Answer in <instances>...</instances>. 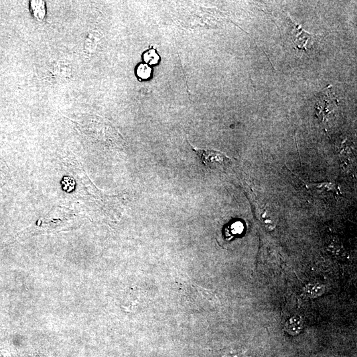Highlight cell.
I'll return each instance as SVG.
<instances>
[{"instance_id":"obj_5","label":"cell","mask_w":357,"mask_h":357,"mask_svg":"<svg viewBox=\"0 0 357 357\" xmlns=\"http://www.w3.org/2000/svg\"><path fill=\"white\" fill-rule=\"evenodd\" d=\"M30 9H31L32 15L38 21H42L45 17L46 10L44 1H30Z\"/></svg>"},{"instance_id":"obj_8","label":"cell","mask_w":357,"mask_h":357,"mask_svg":"<svg viewBox=\"0 0 357 357\" xmlns=\"http://www.w3.org/2000/svg\"><path fill=\"white\" fill-rule=\"evenodd\" d=\"M334 357L328 356H324V355H323V356H312V357Z\"/></svg>"},{"instance_id":"obj_4","label":"cell","mask_w":357,"mask_h":357,"mask_svg":"<svg viewBox=\"0 0 357 357\" xmlns=\"http://www.w3.org/2000/svg\"><path fill=\"white\" fill-rule=\"evenodd\" d=\"M325 291V286L318 283H308L304 286L302 289L304 295L311 299L322 297Z\"/></svg>"},{"instance_id":"obj_1","label":"cell","mask_w":357,"mask_h":357,"mask_svg":"<svg viewBox=\"0 0 357 357\" xmlns=\"http://www.w3.org/2000/svg\"><path fill=\"white\" fill-rule=\"evenodd\" d=\"M339 101L331 88L324 89L318 96L316 105V114L322 123H327L335 117Z\"/></svg>"},{"instance_id":"obj_7","label":"cell","mask_w":357,"mask_h":357,"mask_svg":"<svg viewBox=\"0 0 357 357\" xmlns=\"http://www.w3.org/2000/svg\"><path fill=\"white\" fill-rule=\"evenodd\" d=\"M152 68L148 64H140L138 66L137 74L138 77L143 80H147L151 76Z\"/></svg>"},{"instance_id":"obj_2","label":"cell","mask_w":357,"mask_h":357,"mask_svg":"<svg viewBox=\"0 0 357 357\" xmlns=\"http://www.w3.org/2000/svg\"><path fill=\"white\" fill-rule=\"evenodd\" d=\"M188 144L200 162L208 170L219 169L226 166L232 161L229 156L222 152L212 149H196L189 142Z\"/></svg>"},{"instance_id":"obj_3","label":"cell","mask_w":357,"mask_h":357,"mask_svg":"<svg viewBox=\"0 0 357 357\" xmlns=\"http://www.w3.org/2000/svg\"><path fill=\"white\" fill-rule=\"evenodd\" d=\"M304 320L301 316L294 315L285 322V330L291 336H297L303 330Z\"/></svg>"},{"instance_id":"obj_6","label":"cell","mask_w":357,"mask_h":357,"mask_svg":"<svg viewBox=\"0 0 357 357\" xmlns=\"http://www.w3.org/2000/svg\"><path fill=\"white\" fill-rule=\"evenodd\" d=\"M143 59L147 64L155 65L159 62V56L154 50H149L143 54Z\"/></svg>"}]
</instances>
